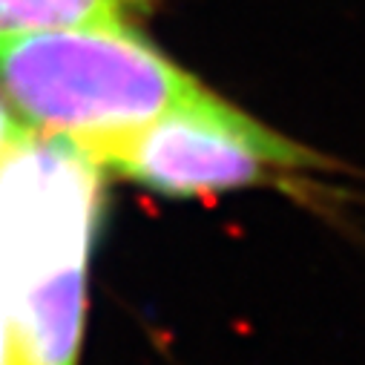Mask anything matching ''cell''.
<instances>
[{
	"mask_svg": "<svg viewBox=\"0 0 365 365\" xmlns=\"http://www.w3.org/2000/svg\"><path fill=\"white\" fill-rule=\"evenodd\" d=\"M0 86L29 127L98 167L127 135L207 93L127 24L0 38Z\"/></svg>",
	"mask_w": 365,
	"mask_h": 365,
	"instance_id": "obj_1",
	"label": "cell"
},
{
	"mask_svg": "<svg viewBox=\"0 0 365 365\" xmlns=\"http://www.w3.org/2000/svg\"><path fill=\"white\" fill-rule=\"evenodd\" d=\"M319 153L279 135L207 93L185 107L150 121L115 144L101 170L178 199H196L253 185L291 170L328 167Z\"/></svg>",
	"mask_w": 365,
	"mask_h": 365,
	"instance_id": "obj_2",
	"label": "cell"
},
{
	"mask_svg": "<svg viewBox=\"0 0 365 365\" xmlns=\"http://www.w3.org/2000/svg\"><path fill=\"white\" fill-rule=\"evenodd\" d=\"M138 0H0V38L52 29L118 26Z\"/></svg>",
	"mask_w": 365,
	"mask_h": 365,
	"instance_id": "obj_3",
	"label": "cell"
},
{
	"mask_svg": "<svg viewBox=\"0 0 365 365\" xmlns=\"http://www.w3.org/2000/svg\"><path fill=\"white\" fill-rule=\"evenodd\" d=\"M29 133H32V127L26 121L15 118L12 110L4 104V98H0V161H4Z\"/></svg>",
	"mask_w": 365,
	"mask_h": 365,
	"instance_id": "obj_4",
	"label": "cell"
}]
</instances>
